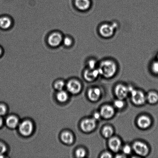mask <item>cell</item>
<instances>
[{
  "label": "cell",
  "mask_w": 158,
  "mask_h": 158,
  "mask_svg": "<svg viewBox=\"0 0 158 158\" xmlns=\"http://www.w3.org/2000/svg\"><path fill=\"white\" fill-rule=\"evenodd\" d=\"M98 70L100 75L107 78H111L115 74L117 66L114 62L106 60L100 63Z\"/></svg>",
  "instance_id": "1"
},
{
  "label": "cell",
  "mask_w": 158,
  "mask_h": 158,
  "mask_svg": "<svg viewBox=\"0 0 158 158\" xmlns=\"http://www.w3.org/2000/svg\"><path fill=\"white\" fill-rule=\"evenodd\" d=\"M128 92L131 93L133 103L137 105H142L145 103V97L141 91L136 90L132 88H128Z\"/></svg>",
  "instance_id": "2"
},
{
  "label": "cell",
  "mask_w": 158,
  "mask_h": 158,
  "mask_svg": "<svg viewBox=\"0 0 158 158\" xmlns=\"http://www.w3.org/2000/svg\"><path fill=\"white\" fill-rule=\"evenodd\" d=\"M19 130L22 135L24 136L30 135L33 131V124L30 121H24L20 124Z\"/></svg>",
  "instance_id": "3"
},
{
  "label": "cell",
  "mask_w": 158,
  "mask_h": 158,
  "mask_svg": "<svg viewBox=\"0 0 158 158\" xmlns=\"http://www.w3.org/2000/svg\"><path fill=\"white\" fill-rule=\"evenodd\" d=\"M133 148L136 154L140 156H146L149 151L148 146L140 142H135L133 145Z\"/></svg>",
  "instance_id": "4"
},
{
  "label": "cell",
  "mask_w": 158,
  "mask_h": 158,
  "mask_svg": "<svg viewBox=\"0 0 158 158\" xmlns=\"http://www.w3.org/2000/svg\"><path fill=\"white\" fill-rule=\"evenodd\" d=\"M96 126V121L94 119H85L81 123V129L86 132L92 131L95 128Z\"/></svg>",
  "instance_id": "5"
},
{
  "label": "cell",
  "mask_w": 158,
  "mask_h": 158,
  "mask_svg": "<svg viewBox=\"0 0 158 158\" xmlns=\"http://www.w3.org/2000/svg\"><path fill=\"white\" fill-rule=\"evenodd\" d=\"M63 40V37L61 34L54 33L49 35L48 39V42L51 46L55 47L59 46Z\"/></svg>",
  "instance_id": "6"
},
{
  "label": "cell",
  "mask_w": 158,
  "mask_h": 158,
  "mask_svg": "<svg viewBox=\"0 0 158 158\" xmlns=\"http://www.w3.org/2000/svg\"><path fill=\"white\" fill-rule=\"evenodd\" d=\"M81 87L80 82L75 80L70 81L66 85L68 90L71 94H76L80 92Z\"/></svg>",
  "instance_id": "7"
},
{
  "label": "cell",
  "mask_w": 158,
  "mask_h": 158,
  "mask_svg": "<svg viewBox=\"0 0 158 158\" xmlns=\"http://www.w3.org/2000/svg\"><path fill=\"white\" fill-rule=\"evenodd\" d=\"M115 26L109 24H103L101 26L100 32L101 35L105 38H108L112 35L114 33Z\"/></svg>",
  "instance_id": "8"
},
{
  "label": "cell",
  "mask_w": 158,
  "mask_h": 158,
  "mask_svg": "<svg viewBox=\"0 0 158 158\" xmlns=\"http://www.w3.org/2000/svg\"><path fill=\"white\" fill-rule=\"evenodd\" d=\"M128 88L123 85H117L115 89V93L117 97L121 100L126 98L128 93Z\"/></svg>",
  "instance_id": "9"
},
{
  "label": "cell",
  "mask_w": 158,
  "mask_h": 158,
  "mask_svg": "<svg viewBox=\"0 0 158 158\" xmlns=\"http://www.w3.org/2000/svg\"><path fill=\"white\" fill-rule=\"evenodd\" d=\"M114 110L112 106L105 105L102 107L100 110L101 116L105 118H110L114 114Z\"/></svg>",
  "instance_id": "10"
},
{
  "label": "cell",
  "mask_w": 158,
  "mask_h": 158,
  "mask_svg": "<svg viewBox=\"0 0 158 158\" xmlns=\"http://www.w3.org/2000/svg\"><path fill=\"white\" fill-rule=\"evenodd\" d=\"M99 74L98 69H89L85 71L84 76L88 81H91L97 78Z\"/></svg>",
  "instance_id": "11"
},
{
  "label": "cell",
  "mask_w": 158,
  "mask_h": 158,
  "mask_svg": "<svg viewBox=\"0 0 158 158\" xmlns=\"http://www.w3.org/2000/svg\"><path fill=\"white\" fill-rule=\"evenodd\" d=\"M109 146L110 149L114 152H117L121 147V142L117 137H113L109 141Z\"/></svg>",
  "instance_id": "12"
},
{
  "label": "cell",
  "mask_w": 158,
  "mask_h": 158,
  "mask_svg": "<svg viewBox=\"0 0 158 158\" xmlns=\"http://www.w3.org/2000/svg\"><path fill=\"white\" fill-rule=\"evenodd\" d=\"M137 124L140 128H148L151 124V120L149 117L146 116H142L139 118L137 121Z\"/></svg>",
  "instance_id": "13"
},
{
  "label": "cell",
  "mask_w": 158,
  "mask_h": 158,
  "mask_svg": "<svg viewBox=\"0 0 158 158\" xmlns=\"http://www.w3.org/2000/svg\"><path fill=\"white\" fill-rule=\"evenodd\" d=\"M12 21L9 17L6 16H0V29L6 30L11 26Z\"/></svg>",
  "instance_id": "14"
},
{
  "label": "cell",
  "mask_w": 158,
  "mask_h": 158,
  "mask_svg": "<svg viewBox=\"0 0 158 158\" xmlns=\"http://www.w3.org/2000/svg\"><path fill=\"white\" fill-rule=\"evenodd\" d=\"M88 97L92 101H96L99 98L101 91L98 88H91L88 91Z\"/></svg>",
  "instance_id": "15"
},
{
  "label": "cell",
  "mask_w": 158,
  "mask_h": 158,
  "mask_svg": "<svg viewBox=\"0 0 158 158\" xmlns=\"http://www.w3.org/2000/svg\"><path fill=\"white\" fill-rule=\"evenodd\" d=\"M75 3L77 7L82 10H87L90 6L89 0H75Z\"/></svg>",
  "instance_id": "16"
},
{
  "label": "cell",
  "mask_w": 158,
  "mask_h": 158,
  "mask_svg": "<svg viewBox=\"0 0 158 158\" xmlns=\"http://www.w3.org/2000/svg\"><path fill=\"white\" fill-rule=\"evenodd\" d=\"M6 124L9 128H16L19 124V120L16 117L14 116H9L6 120Z\"/></svg>",
  "instance_id": "17"
},
{
  "label": "cell",
  "mask_w": 158,
  "mask_h": 158,
  "mask_svg": "<svg viewBox=\"0 0 158 158\" xmlns=\"http://www.w3.org/2000/svg\"><path fill=\"white\" fill-rule=\"evenodd\" d=\"M62 141L66 144H71L73 142L74 138L72 134L68 131L63 132L61 135Z\"/></svg>",
  "instance_id": "18"
},
{
  "label": "cell",
  "mask_w": 158,
  "mask_h": 158,
  "mask_svg": "<svg viewBox=\"0 0 158 158\" xmlns=\"http://www.w3.org/2000/svg\"><path fill=\"white\" fill-rule=\"evenodd\" d=\"M147 100L151 104H155L158 102V94L157 93L151 92L147 96Z\"/></svg>",
  "instance_id": "19"
},
{
  "label": "cell",
  "mask_w": 158,
  "mask_h": 158,
  "mask_svg": "<svg viewBox=\"0 0 158 158\" xmlns=\"http://www.w3.org/2000/svg\"><path fill=\"white\" fill-rule=\"evenodd\" d=\"M57 98L60 102H65L68 100L69 95L66 91L61 90L57 94Z\"/></svg>",
  "instance_id": "20"
},
{
  "label": "cell",
  "mask_w": 158,
  "mask_h": 158,
  "mask_svg": "<svg viewBox=\"0 0 158 158\" xmlns=\"http://www.w3.org/2000/svg\"><path fill=\"white\" fill-rule=\"evenodd\" d=\"M114 131L110 127L106 126L103 128L102 133L104 136L106 138L110 137L112 135Z\"/></svg>",
  "instance_id": "21"
},
{
  "label": "cell",
  "mask_w": 158,
  "mask_h": 158,
  "mask_svg": "<svg viewBox=\"0 0 158 158\" xmlns=\"http://www.w3.org/2000/svg\"><path fill=\"white\" fill-rule=\"evenodd\" d=\"M64 86L65 83L62 81H59L56 82L55 85L56 89L60 91L62 90Z\"/></svg>",
  "instance_id": "22"
},
{
  "label": "cell",
  "mask_w": 158,
  "mask_h": 158,
  "mask_svg": "<svg viewBox=\"0 0 158 158\" xmlns=\"http://www.w3.org/2000/svg\"><path fill=\"white\" fill-rule=\"evenodd\" d=\"M86 152L83 148H79L76 152L77 157L78 158H83L86 156Z\"/></svg>",
  "instance_id": "23"
},
{
  "label": "cell",
  "mask_w": 158,
  "mask_h": 158,
  "mask_svg": "<svg viewBox=\"0 0 158 158\" xmlns=\"http://www.w3.org/2000/svg\"><path fill=\"white\" fill-rule=\"evenodd\" d=\"M114 105L116 108L120 109V108L123 107L124 103L122 100L119 99V100L115 101L114 103Z\"/></svg>",
  "instance_id": "24"
},
{
  "label": "cell",
  "mask_w": 158,
  "mask_h": 158,
  "mask_svg": "<svg viewBox=\"0 0 158 158\" xmlns=\"http://www.w3.org/2000/svg\"><path fill=\"white\" fill-rule=\"evenodd\" d=\"M63 44L66 46H70L72 44V39L69 37H66L63 40Z\"/></svg>",
  "instance_id": "25"
},
{
  "label": "cell",
  "mask_w": 158,
  "mask_h": 158,
  "mask_svg": "<svg viewBox=\"0 0 158 158\" xmlns=\"http://www.w3.org/2000/svg\"><path fill=\"white\" fill-rule=\"evenodd\" d=\"M7 107L4 105L1 104H0V116L4 115L7 112Z\"/></svg>",
  "instance_id": "26"
},
{
  "label": "cell",
  "mask_w": 158,
  "mask_h": 158,
  "mask_svg": "<svg viewBox=\"0 0 158 158\" xmlns=\"http://www.w3.org/2000/svg\"><path fill=\"white\" fill-rule=\"evenodd\" d=\"M152 69L154 73L158 74V61L154 62L153 63Z\"/></svg>",
  "instance_id": "27"
},
{
  "label": "cell",
  "mask_w": 158,
  "mask_h": 158,
  "mask_svg": "<svg viewBox=\"0 0 158 158\" xmlns=\"http://www.w3.org/2000/svg\"><path fill=\"white\" fill-rule=\"evenodd\" d=\"M7 151V148L4 143L0 142V155H3Z\"/></svg>",
  "instance_id": "28"
},
{
  "label": "cell",
  "mask_w": 158,
  "mask_h": 158,
  "mask_svg": "<svg viewBox=\"0 0 158 158\" xmlns=\"http://www.w3.org/2000/svg\"><path fill=\"white\" fill-rule=\"evenodd\" d=\"M122 150H123V153L125 154H129L131 152V148L128 145H126V146L124 147Z\"/></svg>",
  "instance_id": "29"
},
{
  "label": "cell",
  "mask_w": 158,
  "mask_h": 158,
  "mask_svg": "<svg viewBox=\"0 0 158 158\" xmlns=\"http://www.w3.org/2000/svg\"><path fill=\"white\" fill-rule=\"evenodd\" d=\"M96 63L95 61L94 60H91L89 62L88 64L89 67V69H94L95 66H96Z\"/></svg>",
  "instance_id": "30"
},
{
  "label": "cell",
  "mask_w": 158,
  "mask_h": 158,
  "mask_svg": "<svg viewBox=\"0 0 158 158\" xmlns=\"http://www.w3.org/2000/svg\"><path fill=\"white\" fill-rule=\"evenodd\" d=\"M112 155L109 152H105L102 155L101 158H111L112 157Z\"/></svg>",
  "instance_id": "31"
},
{
  "label": "cell",
  "mask_w": 158,
  "mask_h": 158,
  "mask_svg": "<svg viewBox=\"0 0 158 158\" xmlns=\"http://www.w3.org/2000/svg\"><path fill=\"white\" fill-rule=\"evenodd\" d=\"M101 114H98V113H96L94 114V120H98L100 117Z\"/></svg>",
  "instance_id": "32"
},
{
  "label": "cell",
  "mask_w": 158,
  "mask_h": 158,
  "mask_svg": "<svg viewBox=\"0 0 158 158\" xmlns=\"http://www.w3.org/2000/svg\"><path fill=\"white\" fill-rule=\"evenodd\" d=\"M3 50L2 47L0 46V58H1L3 55Z\"/></svg>",
  "instance_id": "33"
},
{
  "label": "cell",
  "mask_w": 158,
  "mask_h": 158,
  "mask_svg": "<svg viewBox=\"0 0 158 158\" xmlns=\"http://www.w3.org/2000/svg\"><path fill=\"white\" fill-rule=\"evenodd\" d=\"M3 120L1 116H0V128H1L2 126V125H3Z\"/></svg>",
  "instance_id": "34"
},
{
  "label": "cell",
  "mask_w": 158,
  "mask_h": 158,
  "mask_svg": "<svg viewBox=\"0 0 158 158\" xmlns=\"http://www.w3.org/2000/svg\"><path fill=\"white\" fill-rule=\"evenodd\" d=\"M157 59H158V56H157Z\"/></svg>",
  "instance_id": "35"
}]
</instances>
